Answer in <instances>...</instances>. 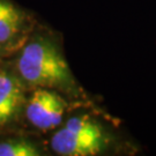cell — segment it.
I'll return each instance as SVG.
<instances>
[{"label": "cell", "mask_w": 156, "mask_h": 156, "mask_svg": "<svg viewBox=\"0 0 156 156\" xmlns=\"http://www.w3.org/2000/svg\"><path fill=\"white\" fill-rule=\"evenodd\" d=\"M106 145L108 138L102 126L87 116L68 119L51 139L52 149L64 156L97 155Z\"/></svg>", "instance_id": "obj_2"}, {"label": "cell", "mask_w": 156, "mask_h": 156, "mask_svg": "<svg viewBox=\"0 0 156 156\" xmlns=\"http://www.w3.org/2000/svg\"><path fill=\"white\" fill-rule=\"evenodd\" d=\"M22 101L20 82L9 73L0 71V129L16 113Z\"/></svg>", "instance_id": "obj_4"}, {"label": "cell", "mask_w": 156, "mask_h": 156, "mask_svg": "<svg viewBox=\"0 0 156 156\" xmlns=\"http://www.w3.org/2000/svg\"><path fill=\"white\" fill-rule=\"evenodd\" d=\"M24 23L22 12L7 0H0V44L9 43L21 33Z\"/></svg>", "instance_id": "obj_5"}, {"label": "cell", "mask_w": 156, "mask_h": 156, "mask_svg": "<svg viewBox=\"0 0 156 156\" xmlns=\"http://www.w3.org/2000/svg\"><path fill=\"white\" fill-rule=\"evenodd\" d=\"M67 102L62 96L41 87L28 101L26 115L31 125L39 129H52L60 125L66 112Z\"/></svg>", "instance_id": "obj_3"}, {"label": "cell", "mask_w": 156, "mask_h": 156, "mask_svg": "<svg viewBox=\"0 0 156 156\" xmlns=\"http://www.w3.org/2000/svg\"><path fill=\"white\" fill-rule=\"evenodd\" d=\"M41 151L31 141L24 139L7 140L0 144V156H38Z\"/></svg>", "instance_id": "obj_6"}, {"label": "cell", "mask_w": 156, "mask_h": 156, "mask_svg": "<svg viewBox=\"0 0 156 156\" xmlns=\"http://www.w3.org/2000/svg\"><path fill=\"white\" fill-rule=\"evenodd\" d=\"M21 78L43 88L67 87L72 83L71 69L60 50L50 41L36 39L22 50L17 60Z\"/></svg>", "instance_id": "obj_1"}]
</instances>
